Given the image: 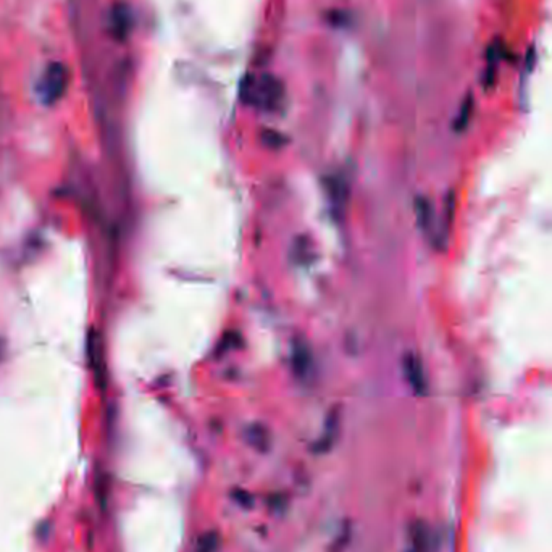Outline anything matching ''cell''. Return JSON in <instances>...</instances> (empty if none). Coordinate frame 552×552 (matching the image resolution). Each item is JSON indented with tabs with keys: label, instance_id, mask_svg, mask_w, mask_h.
I'll list each match as a JSON object with an SVG mask.
<instances>
[{
	"label": "cell",
	"instance_id": "obj_1",
	"mask_svg": "<svg viewBox=\"0 0 552 552\" xmlns=\"http://www.w3.org/2000/svg\"><path fill=\"white\" fill-rule=\"evenodd\" d=\"M243 97L254 107L265 111L280 109L284 99V88L281 81L271 74H264L257 79H251L243 88Z\"/></svg>",
	"mask_w": 552,
	"mask_h": 552
},
{
	"label": "cell",
	"instance_id": "obj_2",
	"mask_svg": "<svg viewBox=\"0 0 552 552\" xmlns=\"http://www.w3.org/2000/svg\"><path fill=\"white\" fill-rule=\"evenodd\" d=\"M68 84V71L61 64L49 65L47 70L42 74L39 84H37V96L42 104L52 105L59 102L65 94Z\"/></svg>",
	"mask_w": 552,
	"mask_h": 552
},
{
	"label": "cell",
	"instance_id": "obj_3",
	"mask_svg": "<svg viewBox=\"0 0 552 552\" xmlns=\"http://www.w3.org/2000/svg\"><path fill=\"white\" fill-rule=\"evenodd\" d=\"M402 367H404V375L407 378V383L411 384V388L415 391V394H426V376L423 370V363H421L420 357L415 352H407L402 361Z\"/></svg>",
	"mask_w": 552,
	"mask_h": 552
},
{
	"label": "cell",
	"instance_id": "obj_4",
	"mask_svg": "<svg viewBox=\"0 0 552 552\" xmlns=\"http://www.w3.org/2000/svg\"><path fill=\"white\" fill-rule=\"evenodd\" d=\"M88 358L91 368L94 371L96 381L99 386H104L105 381V368H104V356H102V343L96 330H91L88 336Z\"/></svg>",
	"mask_w": 552,
	"mask_h": 552
},
{
	"label": "cell",
	"instance_id": "obj_5",
	"mask_svg": "<svg viewBox=\"0 0 552 552\" xmlns=\"http://www.w3.org/2000/svg\"><path fill=\"white\" fill-rule=\"evenodd\" d=\"M339 435V415L336 411H333L330 413V417H328L326 420V426H325V433L321 435V438L317 441V444L313 446L315 452H320V454H323V452H328L331 448L334 441H336V438Z\"/></svg>",
	"mask_w": 552,
	"mask_h": 552
},
{
	"label": "cell",
	"instance_id": "obj_6",
	"mask_svg": "<svg viewBox=\"0 0 552 552\" xmlns=\"http://www.w3.org/2000/svg\"><path fill=\"white\" fill-rule=\"evenodd\" d=\"M431 533L425 522H415L411 526V552H430Z\"/></svg>",
	"mask_w": 552,
	"mask_h": 552
},
{
	"label": "cell",
	"instance_id": "obj_7",
	"mask_svg": "<svg viewBox=\"0 0 552 552\" xmlns=\"http://www.w3.org/2000/svg\"><path fill=\"white\" fill-rule=\"evenodd\" d=\"M312 365H313V361H312V353H310L308 347L303 343L296 344L294 349H293L294 373L299 378H307L310 371H312Z\"/></svg>",
	"mask_w": 552,
	"mask_h": 552
},
{
	"label": "cell",
	"instance_id": "obj_8",
	"mask_svg": "<svg viewBox=\"0 0 552 552\" xmlns=\"http://www.w3.org/2000/svg\"><path fill=\"white\" fill-rule=\"evenodd\" d=\"M246 439L247 443H249L252 448L259 452H266L270 449L271 438L269 430H266L264 425H259V423L251 425L246 430Z\"/></svg>",
	"mask_w": 552,
	"mask_h": 552
},
{
	"label": "cell",
	"instance_id": "obj_9",
	"mask_svg": "<svg viewBox=\"0 0 552 552\" xmlns=\"http://www.w3.org/2000/svg\"><path fill=\"white\" fill-rule=\"evenodd\" d=\"M220 535L216 531H206L197 539L196 552H219L220 549Z\"/></svg>",
	"mask_w": 552,
	"mask_h": 552
},
{
	"label": "cell",
	"instance_id": "obj_10",
	"mask_svg": "<svg viewBox=\"0 0 552 552\" xmlns=\"http://www.w3.org/2000/svg\"><path fill=\"white\" fill-rule=\"evenodd\" d=\"M431 212L433 210L430 202L423 199V197L417 199V219H418V225L423 229H428L431 226V219H433Z\"/></svg>",
	"mask_w": 552,
	"mask_h": 552
},
{
	"label": "cell",
	"instance_id": "obj_11",
	"mask_svg": "<svg viewBox=\"0 0 552 552\" xmlns=\"http://www.w3.org/2000/svg\"><path fill=\"white\" fill-rule=\"evenodd\" d=\"M231 498L234 499L236 504H239L241 507L249 508L254 506V496L249 491H246V489H234Z\"/></svg>",
	"mask_w": 552,
	"mask_h": 552
}]
</instances>
